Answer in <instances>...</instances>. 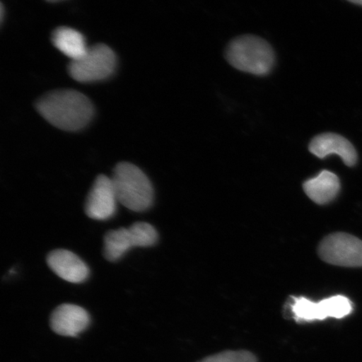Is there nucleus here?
Here are the masks:
<instances>
[{
    "mask_svg": "<svg viewBox=\"0 0 362 362\" xmlns=\"http://www.w3.org/2000/svg\"><path fill=\"white\" fill-rule=\"evenodd\" d=\"M347 1H349L353 4H358V6H362V0H347Z\"/></svg>",
    "mask_w": 362,
    "mask_h": 362,
    "instance_id": "nucleus-15",
    "label": "nucleus"
},
{
    "mask_svg": "<svg viewBox=\"0 0 362 362\" xmlns=\"http://www.w3.org/2000/svg\"><path fill=\"white\" fill-rule=\"evenodd\" d=\"M117 202L112 179L104 175H98L86 201V214L98 221L110 219L115 215Z\"/></svg>",
    "mask_w": 362,
    "mask_h": 362,
    "instance_id": "nucleus-8",
    "label": "nucleus"
},
{
    "mask_svg": "<svg viewBox=\"0 0 362 362\" xmlns=\"http://www.w3.org/2000/svg\"><path fill=\"white\" fill-rule=\"evenodd\" d=\"M90 321V315L83 308L63 304L52 312L49 325L60 336L76 337L87 329Z\"/></svg>",
    "mask_w": 362,
    "mask_h": 362,
    "instance_id": "nucleus-9",
    "label": "nucleus"
},
{
    "mask_svg": "<svg viewBox=\"0 0 362 362\" xmlns=\"http://www.w3.org/2000/svg\"><path fill=\"white\" fill-rule=\"evenodd\" d=\"M226 60L235 69L256 76H266L274 69L276 57L264 39L252 35H240L228 43Z\"/></svg>",
    "mask_w": 362,
    "mask_h": 362,
    "instance_id": "nucleus-2",
    "label": "nucleus"
},
{
    "mask_svg": "<svg viewBox=\"0 0 362 362\" xmlns=\"http://www.w3.org/2000/svg\"><path fill=\"white\" fill-rule=\"evenodd\" d=\"M320 259L341 267H362V241L351 234L329 235L319 246Z\"/></svg>",
    "mask_w": 362,
    "mask_h": 362,
    "instance_id": "nucleus-6",
    "label": "nucleus"
},
{
    "mask_svg": "<svg viewBox=\"0 0 362 362\" xmlns=\"http://www.w3.org/2000/svg\"><path fill=\"white\" fill-rule=\"evenodd\" d=\"M47 261L49 269L65 281L80 284L88 278V265L74 252L57 249L49 253Z\"/></svg>",
    "mask_w": 362,
    "mask_h": 362,
    "instance_id": "nucleus-10",
    "label": "nucleus"
},
{
    "mask_svg": "<svg viewBox=\"0 0 362 362\" xmlns=\"http://www.w3.org/2000/svg\"><path fill=\"white\" fill-rule=\"evenodd\" d=\"M35 107L49 124L65 131L85 128L94 115L92 102L75 90H57L45 94Z\"/></svg>",
    "mask_w": 362,
    "mask_h": 362,
    "instance_id": "nucleus-1",
    "label": "nucleus"
},
{
    "mask_svg": "<svg viewBox=\"0 0 362 362\" xmlns=\"http://www.w3.org/2000/svg\"><path fill=\"white\" fill-rule=\"evenodd\" d=\"M47 1H57V0H47Z\"/></svg>",
    "mask_w": 362,
    "mask_h": 362,
    "instance_id": "nucleus-17",
    "label": "nucleus"
},
{
    "mask_svg": "<svg viewBox=\"0 0 362 362\" xmlns=\"http://www.w3.org/2000/svg\"><path fill=\"white\" fill-rule=\"evenodd\" d=\"M3 16H4V6H3V4H1V21H3Z\"/></svg>",
    "mask_w": 362,
    "mask_h": 362,
    "instance_id": "nucleus-16",
    "label": "nucleus"
},
{
    "mask_svg": "<svg viewBox=\"0 0 362 362\" xmlns=\"http://www.w3.org/2000/svg\"><path fill=\"white\" fill-rule=\"evenodd\" d=\"M117 202L130 211H147L153 205V189L151 180L133 164L121 162L111 177Z\"/></svg>",
    "mask_w": 362,
    "mask_h": 362,
    "instance_id": "nucleus-3",
    "label": "nucleus"
},
{
    "mask_svg": "<svg viewBox=\"0 0 362 362\" xmlns=\"http://www.w3.org/2000/svg\"><path fill=\"white\" fill-rule=\"evenodd\" d=\"M197 362H257V357L247 351H225Z\"/></svg>",
    "mask_w": 362,
    "mask_h": 362,
    "instance_id": "nucleus-14",
    "label": "nucleus"
},
{
    "mask_svg": "<svg viewBox=\"0 0 362 362\" xmlns=\"http://www.w3.org/2000/svg\"><path fill=\"white\" fill-rule=\"evenodd\" d=\"M158 233L147 223H136L129 228L112 230L104 237V256L110 262L121 259L130 248L151 247L158 241Z\"/></svg>",
    "mask_w": 362,
    "mask_h": 362,
    "instance_id": "nucleus-5",
    "label": "nucleus"
},
{
    "mask_svg": "<svg viewBox=\"0 0 362 362\" xmlns=\"http://www.w3.org/2000/svg\"><path fill=\"white\" fill-rule=\"evenodd\" d=\"M291 305L294 318L297 321L324 320L328 317L342 319L349 315L353 305L349 298L337 296L315 303L304 297L293 298Z\"/></svg>",
    "mask_w": 362,
    "mask_h": 362,
    "instance_id": "nucleus-7",
    "label": "nucleus"
},
{
    "mask_svg": "<svg viewBox=\"0 0 362 362\" xmlns=\"http://www.w3.org/2000/svg\"><path fill=\"white\" fill-rule=\"evenodd\" d=\"M52 40L55 47L71 61L83 57L89 48L83 35L70 27H59L54 30Z\"/></svg>",
    "mask_w": 362,
    "mask_h": 362,
    "instance_id": "nucleus-13",
    "label": "nucleus"
},
{
    "mask_svg": "<svg viewBox=\"0 0 362 362\" xmlns=\"http://www.w3.org/2000/svg\"><path fill=\"white\" fill-rule=\"evenodd\" d=\"M116 66L115 52L106 45L98 44L89 47L83 57L71 61L68 72L78 83H89L110 78Z\"/></svg>",
    "mask_w": 362,
    "mask_h": 362,
    "instance_id": "nucleus-4",
    "label": "nucleus"
},
{
    "mask_svg": "<svg viewBox=\"0 0 362 362\" xmlns=\"http://www.w3.org/2000/svg\"><path fill=\"white\" fill-rule=\"evenodd\" d=\"M341 183L337 175L324 170L314 179L307 180L304 184V191L312 201L325 205L337 197Z\"/></svg>",
    "mask_w": 362,
    "mask_h": 362,
    "instance_id": "nucleus-12",
    "label": "nucleus"
},
{
    "mask_svg": "<svg viewBox=\"0 0 362 362\" xmlns=\"http://www.w3.org/2000/svg\"><path fill=\"white\" fill-rule=\"evenodd\" d=\"M310 151L317 157L337 155L342 158L347 166H354L357 161V153L349 140L343 136L334 133H325L315 136L311 140Z\"/></svg>",
    "mask_w": 362,
    "mask_h": 362,
    "instance_id": "nucleus-11",
    "label": "nucleus"
}]
</instances>
